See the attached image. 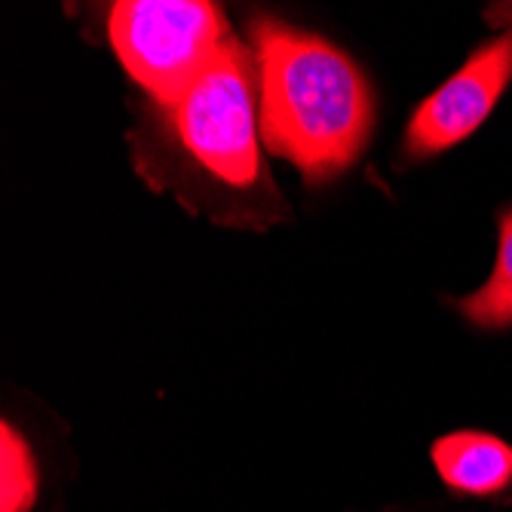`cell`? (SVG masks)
Wrapping results in <instances>:
<instances>
[{
    "mask_svg": "<svg viewBox=\"0 0 512 512\" xmlns=\"http://www.w3.org/2000/svg\"><path fill=\"white\" fill-rule=\"evenodd\" d=\"M258 126L249 53L227 40L178 99L154 105L138 169L212 221L267 227L286 212L261 163Z\"/></svg>",
    "mask_w": 512,
    "mask_h": 512,
    "instance_id": "cell-1",
    "label": "cell"
},
{
    "mask_svg": "<svg viewBox=\"0 0 512 512\" xmlns=\"http://www.w3.org/2000/svg\"><path fill=\"white\" fill-rule=\"evenodd\" d=\"M258 123L273 154L310 184L341 175L365 148L375 102L362 71L329 40L255 19Z\"/></svg>",
    "mask_w": 512,
    "mask_h": 512,
    "instance_id": "cell-2",
    "label": "cell"
},
{
    "mask_svg": "<svg viewBox=\"0 0 512 512\" xmlns=\"http://www.w3.org/2000/svg\"><path fill=\"white\" fill-rule=\"evenodd\" d=\"M111 43L154 102L188 89L230 40L218 7L203 0H126L111 10Z\"/></svg>",
    "mask_w": 512,
    "mask_h": 512,
    "instance_id": "cell-3",
    "label": "cell"
},
{
    "mask_svg": "<svg viewBox=\"0 0 512 512\" xmlns=\"http://www.w3.org/2000/svg\"><path fill=\"white\" fill-rule=\"evenodd\" d=\"M512 80V28L482 43L454 77H448L408 120L405 160L436 157L467 138L491 117Z\"/></svg>",
    "mask_w": 512,
    "mask_h": 512,
    "instance_id": "cell-4",
    "label": "cell"
},
{
    "mask_svg": "<svg viewBox=\"0 0 512 512\" xmlns=\"http://www.w3.org/2000/svg\"><path fill=\"white\" fill-rule=\"evenodd\" d=\"M433 467L463 497H500L512 485V445L476 430L448 433L433 445Z\"/></svg>",
    "mask_w": 512,
    "mask_h": 512,
    "instance_id": "cell-5",
    "label": "cell"
},
{
    "mask_svg": "<svg viewBox=\"0 0 512 512\" xmlns=\"http://www.w3.org/2000/svg\"><path fill=\"white\" fill-rule=\"evenodd\" d=\"M457 310L479 329H509L512 325V206L500 215V243L497 261L488 283L457 301Z\"/></svg>",
    "mask_w": 512,
    "mask_h": 512,
    "instance_id": "cell-6",
    "label": "cell"
},
{
    "mask_svg": "<svg viewBox=\"0 0 512 512\" xmlns=\"http://www.w3.org/2000/svg\"><path fill=\"white\" fill-rule=\"evenodd\" d=\"M37 494V470L28 445L4 424V512H28Z\"/></svg>",
    "mask_w": 512,
    "mask_h": 512,
    "instance_id": "cell-7",
    "label": "cell"
},
{
    "mask_svg": "<svg viewBox=\"0 0 512 512\" xmlns=\"http://www.w3.org/2000/svg\"><path fill=\"white\" fill-rule=\"evenodd\" d=\"M488 19H491L494 25H506V28H512V4H509V7H494V10L488 13Z\"/></svg>",
    "mask_w": 512,
    "mask_h": 512,
    "instance_id": "cell-8",
    "label": "cell"
}]
</instances>
